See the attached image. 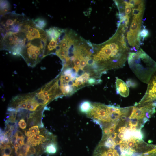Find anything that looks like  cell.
<instances>
[{
    "label": "cell",
    "mask_w": 156,
    "mask_h": 156,
    "mask_svg": "<svg viewBox=\"0 0 156 156\" xmlns=\"http://www.w3.org/2000/svg\"><path fill=\"white\" fill-rule=\"evenodd\" d=\"M47 40L41 38L27 41L19 53L29 66L34 67L47 55Z\"/></svg>",
    "instance_id": "obj_4"
},
{
    "label": "cell",
    "mask_w": 156,
    "mask_h": 156,
    "mask_svg": "<svg viewBox=\"0 0 156 156\" xmlns=\"http://www.w3.org/2000/svg\"><path fill=\"white\" fill-rule=\"evenodd\" d=\"M10 5L9 2L5 0L0 1V14L2 16L8 13L10 10Z\"/></svg>",
    "instance_id": "obj_13"
},
{
    "label": "cell",
    "mask_w": 156,
    "mask_h": 156,
    "mask_svg": "<svg viewBox=\"0 0 156 156\" xmlns=\"http://www.w3.org/2000/svg\"><path fill=\"white\" fill-rule=\"evenodd\" d=\"M15 137L25 138V136L23 134L19 131L17 130L15 135Z\"/></svg>",
    "instance_id": "obj_21"
},
{
    "label": "cell",
    "mask_w": 156,
    "mask_h": 156,
    "mask_svg": "<svg viewBox=\"0 0 156 156\" xmlns=\"http://www.w3.org/2000/svg\"><path fill=\"white\" fill-rule=\"evenodd\" d=\"M63 31L57 27H53L46 30L47 38L49 41L57 40Z\"/></svg>",
    "instance_id": "obj_10"
},
{
    "label": "cell",
    "mask_w": 156,
    "mask_h": 156,
    "mask_svg": "<svg viewBox=\"0 0 156 156\" xmlns=\"http://www.w3.org/2000/svg\"><path fill=\"white\" fill-rule=\"evenodd\" d=\"M57 44V40H51L50 41L48 44L47 46V55L49 54L51 51L56 49Z\"/></svg>",
    "instance_id": "obj_18"
},
{
    "label": "cell",
    "mask_w": 156,
    "mask_h": 156,
    "mask_svg": "<svg viewBox=\"0 0 156 156\" xmlns=\"http://www.w3.org/2000/svg\"><path fill=\"white\" fill-rule=\"evenodd\" d=\"M149 34V33L147 29L145 28L141 30L140 33V38H142L144 39L147 37Z\"/></svg>",
    "instance_id": "obj_19"
},
{
    "label": "cell",
    "mask_w": 156,
    "mask_h": 156,
    "mask_svg": "<svg viewBox=\"0 0 156 156\" xmlns=\"http://www.w3.org/2000/svg\"><path fill=\"white\" fill-rule=\"evenodd\" d=\"M154 151L156 153V148L154 149Z\"/></svg>",
    "instance_id": "obj_28"
},
{
    "label": "cell",
    "mask_w": 156,
    "mask_h": 156,
    "mask_svg": "<svg viewBox=\"0 0 156 156\" xmlns=\"http://www.w3.org/2000/svg\"><path fill=\"white\" fill-rule=\"evenodd\" d=\"M144 95L138 103L142 104L153 103L156 104V72L148 83Z\"/></svg>",
    "instance_id": "obj_8"
},
{
    "label": "cell",
    "mask_w": 156,
    "mask_h": 156,
    "mask_svg": "<svg viewBox=\"0 0 156 156\" xmlns=\"http://www.w3.org/2000/svg\"><path fill=\"white\" fill-rule=\"evenodd\" d=\"M26 37L28 41L40 38V34L38 29L36 28L34 31L31 33H26Z\"/></svg>",
    "instance_id": "obj_16"
},
{
    "label": "cell",
    "mask_w": 156,
    "mask_h": 156,
    "mask_svg": "<svg viewBox=\"0 0 156 156\" xmlns=\"http://www.w3.org/2000/svg\"><path fill=\"white\" fill-rule=\"evenodd\" d=\"M46 140L45 137L41 135L36 134L32 137H28L27 143L32 146H36L42 143Z\"/></svg>",
    "instance_id": "obj_11"
},
{
    "label": "cell",
    "mask_w": 156,
    "mask_h": 156,
    "mask_svg": "<svg viewBox=\"0 0 156 156\" xmlns=\"http://www.w3.org/2000/svg\"><path fill=\"white\" fill-rule=\"evenodd\" d=\"M19 127L21 129H24L26 127V124L23 119H22L20 120L18 122Z\"/></svg>",
    "instance_id": "obj_20"
},
{
    "label": "cell",
    "mask_w": 156,
    "mask_h": 156,
    "mask_svg": "<svg viewBox=\"0 0 156 156\" xmlns=\"http://www.w3.org/2000/svg\"><path fill=\"white\" fill-rule=\"evenodd\" d=\"M123 26L118 24L113 36L99 47L93 60L99 70L105 73L109 70L123 68L127 60L129 49L124 35Z\"/></svg>",
    "instance_id": "obj_1"
},
{
    "label": "cell",
    "mask_w": 156,
    "mask_h": 156,
    "mask_svg": "<svg viewBox=\"0 0 156 156\" xmlns=\"http://www.w3.org/2000/svg\"><path fill=\"white\" fill-rule=\"evenodd\" d=\"M25 138H16V141L21 146L24 145V140Z\"/></svg>",
    "instance_id": "obj_22"
},
{
    "label": "cell",
    "mask_w": 156,
    "mask_h": 156,
    "mask_svg": "<svg viewBox=\"0 0 156 156\" xmlns=\"http://www.w3.org/2000/svg\"><path fill=\"white\" fill-rule=\"evenodd\" d=\"M115 111V105L92 103L91 108L86 114L102 128L114 122L116 119Z\"/></svg>",
    "instance_id": "obj_5"
},
{
    "label": "cell",
    "mask_w": 156,
    "mask_h": 156,
    "mask_svg": "<svg viewBox=\"0 0 156 156\" xmlns=\"http://www.w3.org/2000/svg\"><path fill=\"white\" fill-rule=\"evenodd\" d=\"M20 146L19 144L17 142L15 141L14 144V146L15 148V152L16 153H17L18 148Z\"/></svg>",
    "instance_id": "obj_25"
},
{
    "label": "cell",
    "mask_w": 156,
    "mask_h": 156,
    "mask_svg": "<svg viewBox=\"0 0 156 156\" xmlns=\"http://www.w3.org/2000/svg\"><path fill=\"white\" fill-rule=\"evenodd\" d=\"M2 156H10L9 155L4 154V155Z\"/></svg>",
    "instance_id": "obj_27"
},
{
    "label": "cell",
    "mask_w": 156,
    "mask_h": 156,
    "mask_svg": "<svg viewBox=\"0 0 156 156\" xmlns=\"http://www.w3.org/2000/svg\"><path fill=\"white\" fill-rule=\"evenodd\" d=\"M40 133L38 126H35L30 128L25 134L28 137H32L34 135L38 134Z\"/></svg>",
    "instance_id": "obj_17"
},
{
    "label": "cell",
    "mask_w": 156,
    "mask_h": 156,
    "mask_svg": "<svg viewBox=\"0 0 156 156\" xmlns=\"http://www.w3.org/2000/svg\"><path fill=\"white\" fill-rule=\"evenodd\" d=\"M57 149L56 142L52 141L48 144L45 148V152L49 154H53L56 153Z\"/></svg>",
    "instance_id": "obj_14"
},
{
    "label": "cell",
    "mask_w": 156,
    "mask_h": 156,
    "mask_svg": "<svg viewBox=\"0 0 156 156\" xmlns=\"http://www.w3.org/2000/svg\"><path fill=\"white\" fill-rule=\"evenodd\" d=\"M115 83L117 93L123 97L128 96L129 94V89L125 83L122 80L116 77Z\"/></svg>",
    "instance_id": "obj_9"
},
{
    "label": "cell",
    "mask_w": 156,
    "mask_h": 156,
    "mask_svg": "<svg viewBox=\"0 0 156 156\" xmlns=\"http://www.w3.org/2000/svg\"><path fill=\"white\" fill-rule=\"evenodd\" d=\"M10 146L4 142H0V148L1 150L4 149Z\"/></svg>",
    "instance_id": "obj_24"
},
{
    "label": "cell",
    "mask_w": 156,
    "mask_h": 156,
    "mask_svg": "<svg viewBox=\"0 0 156 156\" xmlns=\"http://www.w3.org/2000/svg\"><path fill=\"white\" fill-rule=\"evenodd\" d=\"M35 27L38 29H42L45 28L47 23L46 20L41 18H38L35 20H32Z\"/></svg>",
    "instance_id": "obj_12"
},
{
    "label": "cell",
    "mask_w": 156,
    "mask_h": 156,
    "mask_svg": "<svg viewBox=\"0 0 156 156\" xmlns=\"http://www.w3.org/2000/svg\"><path fill=\"white\" fill-rule=\"evenodd\" d=\"M31 21L25 16L14 12H8L2 16L0 23V30L3 37L7 33L24 32L27 25Z\"/></svg>",
    "instance_id": "obj_6"
},
{
    "label": "cell",
    "mask_w": 156,
    "mask_h": 156,
    "mask_svg": "<svg viewBox=\"0 0 156 156\" xmlns=\"http://www.w3.org/2000/svg\"><path fill=\"white\" fill-rule=\"evenodd\" d=\"M27 41L24 32L7 33L1 39V48L14 55H19L22 48Z\"/></svg>",
    "instance_id": "obj_7"
},
{
    "label": "cell",
    "mask_w": 156,
    "mask_h": 156,
    "mask_svg": "<svg viewBox=\"0 0 156 156\" xmlns=\"http://www.w3.org/2000/svg\"><path fill=\"white\" fill-rule=\"evenodd\" d=\"M127 60L130 68L138 78L148 84L156 72V62L141 49L136 52H129Z\"/></svg>",
    "instance_id": "obj_2"
},
{
    "label": "cell",
    "mask_w": 156,
    "mask_h": 156,
    "mask_svg": "<svg viewBox=\"0 0 156 156\" xmlns=\"http://www.w3.org/2000/svg\"><path fill=\"white\" fill-rule=\"evenodd\" d=\"M92 102L87 101H83L80 105L79 110L82 113L86 114L90 110Z\"/></svg>",
    "instance_id": "obj_15"
},
{
    "label": "cell",
    "mask_w": 156,
    "mask_h": 156,
    "mask_svg": "<svg viewBox=\"0 0 156 156\" xmlns=\"http://www.w3.org/2000/svg\"><path fill=\"white\" fill-rule=\"evenodd\" d=\"M145 9V2L137 1L132 8V14L126 38L129 45L137 51L140 46V33L142 18Z\"/></svg>",
    "instance_id": "obj_3"
},
{
    "label": "cell",
    "mask_w": 156,
    "mask_h": 156,
    "mask_svg": "<svg viewBox=\"0 0 156 156\" xmlns=\"http://www.w3.org/2000/svg\"><path fill=\"white\" fill-rule=\"evenodd\" d=\"M127 84L128 86H134V85H135L134 83L131 80L129 79V80H127Z\"/></svg>",
    "instance_id": "obj_26"
},
{
    "label": "cell",
    "mask_w": 156,
    "mask_h": 156,
    "mask_svg": "<svg viewBox=\"0 0 156 156\" xmlns=\"http://www.w3.org/2000/svg\"><path fill=\"white\" fill-rule=\"evenodd\" d=\"M12 149L10 146L4 149V154L9 155L12 152Z\"/></svg>",
    "instance_id": "obj_23"
}]
</instances>
